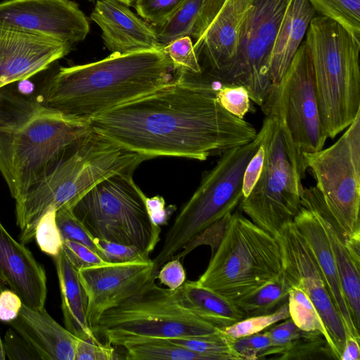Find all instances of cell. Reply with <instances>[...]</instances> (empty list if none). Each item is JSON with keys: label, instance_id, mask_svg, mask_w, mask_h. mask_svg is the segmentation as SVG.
<instances>
[{"label": "cell", "instance_id": "cell-11", "mask_svg": "<svg viewBox=\"0 0 360 360\" xmlns=\"http://www.w3.org/2000/svg\"><path fill=\"white\" fill-rule=\"evenodd\" d=\"M264 120L266 124L264 167L240 207L253 223L276 236L299 212L304 187L289 158L278 122L269 116Z\"/></svg>", "mask_w": 360, "mask_h": 360}, {"label": "cell", "instance_id": "cell-44", "mask_svg": "<svg viewBox=\"0 0 360 360\" xmlns=\"http://www.w3.org/2000/svg\"><path fill=\"white\" fill-rule=\"evenodd\" d=\"M262 124L264 127V134L262 141L248 163L245 169L242 186L243 198H246L250 194L259 178L264 167L266 157V143L264 139L266 129V124L264 120Z\"/></svg>", "mask_w": 360, "mask_h": 360}, {"label": "cell", "instance_id": "cell-23", "mask_svg": "<svg viewBox=\"0 0 360 360\" xmlns=\"http://www.w3.org/2000/svg\"><path fill=\"white\" fill-rule=\"evenodd\" d=\"M292 222L317 262L333 301L343 320L347 335L360 341L359 331L352 322L330 245L320 220L310 207L301 202L300 210Z\"/></svg>", "mask_w": 360, "mask_h": 360}, {"label": "cell", "instance_id": "cell-3", "mask_svg": "<svg viewBox=\"0 0 360 360\" xmlns=\"http://www.w3.org/2000/svg\"><path fill=\"white\" fill-rule=\"evenodd\" d=\"M172 72L164 46L112 53L98 61L60 68L40 96L51 108L88 120L171 84Z\"/></svg>", "mask_w": 360, "mask_h": 360}, {"label": "cell", "instance_id": "cell-4", "mask_svg": "<svg viewBox=\"0 0 360 360\" xmlns=\"http://www.w3.org/2000/svg\"><path fill=\"white\" fill-rule=\"evenodd\" d=\"M147 159L90 129L15 203L16 225L23 244L34 238L41 217L49 210L72 207L104 179L130 173Z\"/></svg>", "mask_w": 360, "mask_h": 360}, {"label": "cell", "instance_id": "cell-2", "mask_svg": "<svg viewBox=\"0 0 360 360\" xmlns=\"http://www.w3.org/2000/svg\"><path fill=\"white\" fill-rule=\"evenodd\" d=\"M89 130L40 96L0 89V173L15 203Z\"/></svg>", "mask_w": 360, "mask_h": 360}, {"label": "cell", "instance_id": "cell-20", "mask_svg": "<svg viewBox=\"0 0 360 360\" xmlns=\"http://www.w3.org/2000/svg\"><path fill=\"white\" fill-rule=\"evenodd\" d=\"M44 266L21 242H18L0 221V291L15 292L28 307L44 309L47 297Z\"/></svg>", "mask_w": 360, "mask_h": 360}, {"label": "cell", "instance_id": "cell-52", "mask_svg": "<svg viewBox=\"0 0 360 360\" xmlns=\"http://www.w3.org/2000/svg\"><path fill=\"white\" fill-rule=\"evenodd\" d=\"M6 359V354L4 350V342H2L0 336V360Z\"/></svg>", "mask_w": 360, "mask_h": 360}, {"label": "cell", "instance_id": "cell-19", "mask_svg": "<svg viewBox=\"0 0 360 360\" xmlns=\"http://www.w3.org/2000/svg\"><path fill=\"white\" fill-rule=\"evenodd\" d=\"M301 202L320 220L328 236L350 316L360 326V240L350 239L323 200L316 186L304 187Z\"/></svg>", "mask_w": 360, "mask_h": 360}, {"label": "cell", "instance_id": "cell-40", "mask_svg": "<svg viewBox=\"0 0 360 360\" xmlns=\"http://www.w3.org/2000/svg\"><path fill=\"white\" fill-rule=\"evenodd\" d=\"M301 332L302 330L290 318L286 319L285 321L271 328L269 330L271 346L259 355L258 359H264L269 356H274L280 349L289 345Z\"/></svg>", "mask_w": 360, "mask_h": 360}, {"label": "cell", "instance_id": "cell-47", "mask_svg": "<svg viewBox=\"0 0 360 360\" xmlns=\"http://www.w3.org/2000/svg\"><path fill=\"white\" fill-rule=\"evenodd\" d=\"M186 277L185 270L178 259L167 262L156 275L162 284L172 290L181 287L186 281Z\"/></svg>", "mask_w": 360, "mask_h": 360}, {"label": "cell", "instance_id": "cell-24", "mask_svg": "<svg viewBox=\"0 0 360 360\" xmlns=\"http://www.w3.org/2000/svg\"><path fill=\"white\" fill-rule=\"evenodd\" d=\"M315 9L309 0H290L274 40L269 74L272 84L279 82L306 34Z\"/></svg>", "mask_w": 360, "mask_h": 360}, {"label": "cell", "instance_id": "cell-25", "mask_svg": "<svg viewBox=\"0 0 360 360\" xmlns=\"http://www.w3.org/2000/svg\"><path fill=\"white\" fill-rule=\"evenodd\" d=\"M58 279L65 327L78 338L98 341L87 321V297L78 270L63 250L53 257Z\"/></svg>", "mask_w": 360, "mask_h": 360}, {"label": "cell", "instance_id": "cell-12", "mask_svg": "<svg viewBox=\"0 0 360 360\" xmlns=\"http://www.w3.org/2000/svg\"><path fill=\"white\" fill-rule=\"evenodd\" d=\"M303 157L328 210L350 239L360 240V113L335 143Z\"/></svg>", "mask_w": 360, "mask_h": 360}, {"label": "cell", "instance_id": "cell-15", "mask_svg": "<svg viewBox=\"0 0 360 360\" xmlns=\"http://www.w3.org/2000/svg\"><path fill=\"white\" fill-rule=\"evenodd\" d=\"M253 1L204 0L190 34L202 73L213 79L232 60Z\"/></svg>", "mask_w": 360, "mask_h": 360}, {"label": "cell", "instance_id": "cell-51", "mask_svg": "<svg viewBox=\"0 0 360 360\" xmlns=\"http://www.w3.org/2000/svg\"><path fill=\"white\" fill-rule=\"evenodd\" d=\"M18 84V92L20 94L28 96L31 94L34 89V85L32 84L28 79L19 81Z\"/></svg>", "mask_w": 360, "mask_h": 360}, {"label": "cell", "instance_id": "cell-6", "mask_svg": "<svg viewBox=\"0 0 360 360\" xmlns=\"http://www.w3.org/2000/svg\"><path fill=\"white\" fill-rule=\"evenodd\" d=\"M283 274L276 238L238 211L232 212L222 238L196 282L233 302Z\"/></svg>", "mask_w": 360, "mask_h": 360}, {"label": "cell", "instance_id": "cell-17", "mask_svg": "<svg viewBox=\"0 0 360 360\" xmlns=\"http://www.w3.org/2000/svg\"><path fill=\"white\" fill-rule=\"evenodd\" d=\"M78 274L88 300L87 321L95 333L103 312L139 292L155 280L157 273L150 259L105 263L82 268Z\"/></svg>", "mask_w": 360, "mask_h": 360}, {"label": "cell", "instance_id": "cell-49", "mask_svg": "<svg viewBox=\"0 0 360 360\" xmlns=\"http://www.w3.org/2000/svg\"><path fill=\"white\" fill-rule=\"evenodd\" d=\"M22 305L20 297L9 289L0 291V321L10 323L17 318Z\"/></svg>", "mask_w": 360, "mask_h": 360}, {"label": "cell", "instance_id": "cell-32", "mask_svg": "<svg viewBox=\"0 0 360 360\" xmlns=\"http://www.w3.org/2000/svg\"><path fill=\"white\" fill-rule=\"evenodd\" d=\"M291 286L288 300L290 318L300 329L319 332L328 341L323 321L308 295L301 288Z\"/></svg>", "mask_w": 360, "mask_h": 360}, {"label": "cell", "instance_id": "cell-45", "mask_svg": "<svg viewBox=\"0 0 360 360\" xmlns=\"http://www.w3.org/2000/svg\"><path fill=\"white\" fill-rule=\"evenodd\" d=\"M98 243L104 250L108 263H124L150 260L136 247L100 240Z\"/></svg>", "mask_w": 360, "mask_h": 360}, {"label": "cell", "instance_id": "cell-14", "mask_svg": "<svg viewBox=\"0 0 360 360\" xmlns=\"http://www.w3.org/2000/svg\"><path fill=\"white\" fill-rule=\"evenodd\" d=\"M275 237L281 247L284 276L291 285L301 288L312 302L327 331L328 342L340 360L347 330L312 252L292 221L286 223Z\"/></svg>", "mask_w": 360, "mask_h": 360}, {"label": "cell", "instance_id": "cell-34", "mask_svg": "<svg viewBox=\"0 0 360 360\" xmlns=\"http://www.w3.org/2000/svg\"><path fill=\"white\" fill-rule=\"evenodd\" d=\"M56 223L63 240L79 243L97 253L107 262L105 251L84 224L74 214L71 207H63L56 211Z\"/></svg>", "mask_w": 360, "mask_h": 360}, {"label": "cell", "instance_id": "cell-7", "mask_svg": "<svg viewBox=\"0 0 360 360\" xmlns=\"http://www.w3.org/2000/svg\"><path fill=\"white\" fill-rule=\"evenodd\" d=\"M264 134L262 124L252 141L222 153L216 165L205 173L196 191L176 217L153 260L157 273L200 234L232 213L240 202L245 167Z\"/></svg>", "mask_w": 360, "mask_h": 360}, {"label": "cell", "instance_id": "cell-27", "mask_svg": "<svg viewBox=\"0 0 360 360\" xmlns=\"http://www.w3.org/2000/svg\"><path fill=\"white\" fill-rule=\"evenodd\" d=\"M291 284L283 273L255 292L232 302L245 318L271 313L288 302Z\"/></svg>", "mask_w": 360, "mask_h": 360}, {"label": "cell", "instance_id": "cell-35", "mask_svg": "<svg viewBox=\"0 0 360 360\" xmlns=\"http://www.w3.org/2000/svg\"><path fill=\"white\" fill-rule=\"evenodd\" d=\"M288 318L290 314L287 302L271 313L247 317L222 329L229 337L236 339L259 333L271 325Z\"/></svg>", "mask_w": 360, "mask_h": 360}, {"label": "cell", "instance_id": "cell-1", "mask_svg": "<svg viewBox=\"0 0 360 360\" xmlns=\"http://www.w3.org/2000/svg\"><path fill=\"white\" fill-rule=\"evenodd\" d=\"M90 129L147 160H205L252 141L255 128L215 97L174 77L171 84L88 119Z\"/></svg>", "mask_w": 360, "mask_h": 360}, {"label": "cell", "instance_id": "cell-48", "mask_svg": "<svg viewBox=\"0 0 360 360\" xmlns=\"http://www.w3.org/2000/svg\"><path fill=\"white\" fill-rule=\"evenodd\" d=\"M148 213L153 222L160 226L167 225L170 217L176 210L174 205L165 207V199L160 195L145 198Z\"/></svg>", "mask_w": 360, "mask_h": 360}, {"label": "cell", "instance_id": "cell-46", "mask_svg": "<svg viewBox=\"0 0 360 360\" xmlns=\"http://www.w3.org/2000/svg\"><path fill=\"white\" fill-rule=\"evenodd\" d=\"M4 346L6 357L10 360L39 359L26 340L11 327L4 335Z\"/></svg>", "mask_w": 360, "mask_h": 360}, {"label": "cell", "instance_id": "cell-37", "mask_svg": "<svg viewBox=\"0 0 360 360\" xmlns=\"http://www.w3.org/2000/svg\"><path fill=\"white\" fill-rule=\"evenodd\" d=\"M34 238L41 250L54 257L63 248V238L56 223V210L46 212L39 221Z\"/></svg>", "mask_w": 360, "mask_h": 360}, {"label": "cell", "instance_id": "cell-36", "mask_svg": "<svg viewBox=\"0 0 360 360\" xmlns=\"http://www.w3.org/2000/svg\"><path fill=\"white\" fill-rule=\"evenodd\" d=\"M164 50L173 65L174 72H187L195 75L202 73V70L194 51L193 41L189 36H184L172 41Z\"/></svg>", "mask_w": 360, "mask_h": 360}, {"label": "cell", "instance_id": "cell-26", "mask_svg": "<svg viewBox=\"0 0 360 360\" xmlns=\"http://www.w3.org/2000/svg\"><path fill=\"white\" fill-rule=\"evenodd\" d=\"M181 302L205 321L224 328L245 318L230 300L195 281H185L178 288Z\"/></svg>", "mask_w": 360, "mask_h": 360}, {"label": "cell", "instance_id": "cell-39", "mask_svg": "<svg viewBox=\"0 0 360 360\" xmlns=\"http://www.w3.org/2000/svg\"><path fill=\"white\" fill-rule=\"evenodd\" d=\"M215 98L223 108L238 117L243 118L250 110V96L242 86L224 84L217 92Z\"/></svg>", "mask_w": 360, "mask_h": 360}, {"label": "cell", "instance_id": "cell-5", "mask_svg": "<svg viewBox=\"0 0 360 360\" xmlns=\"http://www.w3.org/2000/svg\"><path fill=\"white\" fill-rule=\"evenodd\" d=\"M311 56L319 117L334 139L360 113V41L338 22L314 17L304 40Z\"/></svg>", "mask_w": 360, "mask_h": 360}, {"label": "cell", "instance_id": "cell-8", "mask_svg": "<svg viewBox=\"0 0 360 360\" xmlns=\"http://www.w3.org/2000/svg\"><path fill=\"white\" fill-rule=\"evenodd\" d=\"M222 332V328L185 307L178 288L159 287L154 280L137 294L103 312L95 333L111 345L123 347L149 338H192Z\"/></svg>", "mask_w": 360, "mask_h": 360}, {"label": "cell", "instance_id": "cell-53", "mask_svg": "<svg viewBox=\"0 0 360 360\" xmlns=\"http://www.w3.org/2000/svg\"><path fill=\"white\" fill-rule=\"evenodd\" d=\"M116 1L122 2L128 6H134V2L136 1V0H116Z\"/></svg>", "mask_w": 360, "mask_h": 360}, {"label": "cell", "instance_id": "cell-50", "mask_svg": "<svg viewBox=\"0 0 360 360\" xmlns=\"http://www.w3.org/2000/svg\"><path fill=\"white\" fill-rule=\"evenodd\" d=\"M360 348L359 341L356 338L347 335L344 349L340 356V360H359Z\"/></svg>", "mask_w": 360, "mask_h": 360}, {"label": "cell", "instance_id": "cell-42", "mask_svg": "<svg viewBox=\"0 0 360 360\" xmlns=\"http://www.w3.org/2000/svg\"><path fill=\"white\" fill-rule=\"evenodd\" d=\"M62 250L69 262L77 270L108 263L91 249L70 240H63Z\"/></svg>", "mask_w": 360, "mask_h": 360}, {"label": "cell", "instance_id": "cell-13", "mask_svg": "<svg viewBox=\"0 0 360 360\" xmlns=\"http://www.w3.org/2000/svg\"><path fill=\"white\" fill-rule=\"evenodd\" d=\"M290 0H254L241 27L235 56L213 79L245 87L262 106L271 86V54L278 29Z\"/></svg>", "mask_w": 360, "mask_h": 360}, {"label": "cell", "instance_id": "cell-21", "mask_svg": "<svg viewBox=\"0 0 360 360\" xmlns=\"http://www.w3.org/2000/svg\"><path fill=\"white\" fill-rule=\"evenodd\" d=\"M102 31L105 47L112 53L159 49L161 45L152 25L116 0H96L90 15Z\"/></svg>", "mask_w": 360, "mask_h": 360}, {"label": "cell", "instance_id": "cell-28", "mask_svg": "<svg viewBox=\"0 0 360 360\" xmlns=\"http://www.w3.org/2000/svg\"><path fill=\"white\" fill-rule=\"evenodd\" d=\"M128 360H215L214 357L193 352L168 339L149 338L123 347Z\"/></svg>", "mask_w": 360, "mask_h": 360}, {"label": "cell", "instance_id": "cell-30", "mask_svg": "<svg viewBox=\"0 0 360 360\" xmlns=\"http://www.w3.org/2000/svg\"><path fill=\"white\" fill-rule=\"evenodd\" d=\"M203 2L204 0H184L163 24L153 27L160 44L165 46L178 38L190 37Z\"/></svg>", "mask_w": 360, "mask_h": 360}, {"label": "cell", "instance_id": "cell-9", "mask_svg": "<svg viewBox=\"0 0 360 360\" xmlns=\"http://www.w3.org/2000/svg\"><path fill=\"white\" fill-rule=\"evenodd\" d=\"M146 196L132 174H117L92 188L72 210L95 238L136 247L149 258L161 226L150 218Z\"/></svg>", "mask_w": 360, "mask_h": 360}, {"label": "cell", "instance_id": "cell-22", "mask_svg": "<svg viewBox=\"0 0 360 360\" xmlns=\"http://www.w3.org/2000/svg\"><path fill=\"white\" fill-rule=\"evenodd\" d=\"M41 360H75L78 338L55 321L44 309H32L22 304L18 316L10 322Z\"/></svg>", "mask_w": 360, "mask_h": 360}, {"label": "cell", "instance_id": "cell-38", "mask_svg": "<svg viewBox=\"0 0 360 360\" xmlns=\"http://www.w3.org/2000/svg\"><path fill=\"white\" fill-rule=\"evenodd\" d=\"M184 0H136L134 7L139 16L153 27L163 24Z\"/></svg>", "mask_w": 360, "mask_h": 360}, {"label": "cell", "instance_id": "cell-18", "mask_svg": "<svg viewBox=\"0 0 360 360\" xmlns=\"http://www.w3.org/2000/svg\"><path fill=\"white\" fill-rule=\"evenodd\" d=\"M70 43L0 25V89L45 70L71 51Z\"/></svg>", "mask_w": 360, "mask_h": 360}, {"label": "cell", "instance_id": "cell-31", "mask_svg": "<svg viewBox=\"0 0 360 360\" xmlns=\"http://www.w3.org/2000/svg\"><path fill=\"white\" fill-rule=\"evenodd\" d=\"M316 12L343 26L360 41V0H309Z\"/></svg>", "mask_w": 360, "mask_h": 360}, {"label": "cell", "instance_id": "cell-43", "mask_svg": "<svg viewBox=\"0 0 360 360\" xmlns=\"http://www.w3.org/2000/svg\"><path fill=\"white\" fill-rule=\"evenodd\" d=\"M119 359L115 350L110 342L101 343L78 338L75 360H115Z\"/></svg>", "mask_w": 360, "mask_h": 360}, {"label": "cell", "instance_id": "cell-10", "mask_svg": "<svg viewBox=\"0 0 360 360\" xmlns=\"http://www.w3.org/2000/svg\"><path fill=\"white\" fill-rule=\"evenodd\" d=\"M283 134L292 165L300 179L307 167L303 153L323 148L328 136L321 122L309 48L302 41L279 82L271 84L261 107Z\"/></svg>", "mask_w": 360, "mask_h": 360}, {"label": "cell", "instance_id": "cell-33", "mask_svg": "<svg viewBox=\"0 0 360 360\" xmlns=\"http://www.w3.org/2000/svg\"><path fill=\"white\" fill-rule=\"evenodd\" d=\"M168 340L187 349L211 356L215 360H241L233 347V339L226 335L224 331L207 336Z\"/></svg>", "mask_w": 360, "mask_h": 360}, {"label": "cell", "instance_id": "cell-16", "mask_svg": "<svg viewBox=\"0 0 360 360\" xmlns=\"http://www.w3.org/2000/svg\"><path fill=\"white\" fill-rule=\"evenodd\" d=\"M0 25L50 37L73 44L89 32V20L71 0H4Z\"/></svg>", "mask_w": 360, "mask_h": 360}, {"label": "cell", "instance_id": "cell-41", "mask_svg": "<svg viewBox=\"0 0 360 360\" xmlns=\"http://www.w3.org/2000/svg\"><path fill=\"white\" fill-rule=\"evenodd\" d=\"M232 345L241 360H257L271 346L270 335L267 331L233 339Z\"/></svg>", "mask_w": 360, "mask_h": 360}, {"label": "cell", "instance_id": "cell-29", "mask_svg": "<svg viewBox=\"0 0 360 360\" xmlns=\"http://www.w3.org/2000/svg\"><path fill=\"white\" fill-rule=\"evenodd\" d=\"M271 359L281 360L338 359L330 345L323 334L302 330L295 340L280 349Z\"/></svg>", "mask_w": 360, "mask_h": 360}]
</instances>
